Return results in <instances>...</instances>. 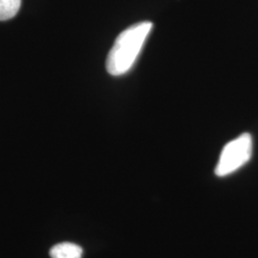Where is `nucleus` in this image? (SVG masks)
I'll list each match as a JSON object with an SVG mask.
<instances>
[{"mask_svg": "<svg viewBox=\"0 0 258 258\" xmlns=\"http://www.w3.org/2000/svg\"><path fill=\"white\" fill-rule=\"evenodd\" d=\"M83 254V248L70 242L58 243L50 249L51 258H82Z\"/></svg>", "mask_w": 258, "mask_h": 258, "instance_id": "obj_3", "label": "nucleus"}, {"mask_svg": "<svg viewBox=\"0 0 258 258\" xmlns=\"http://www.w3.org/2000/svg\"><path fill=\"white\" fill-rule=\"evenodd\" d=\"M251 154L252 138L249 133H243L224 147L215 168V174L219 177L230 175L247 164Z\"/></svg>", "mask_w": 258, "mask_h": 258, "instance_id": "obj_2", "label": "nucleus"}, {"mask_svg": "<svg viewBox=\"0 0 258 258\" xmlns=\"http://www.w3.org/2000/svg\"><path fill=\"white\" fill-rule=\"evenodd\" d=\"M153 28L149 21L129 26L116 38L106 59V70L115 77L126 74L135 63Z\"/></svg>", "mask_w": 258, "mask_h": 258, "instance_id": "obj_1", "label": "nucleus"}, {"mask_svg": "<svg viewBox=\"0 0 258 258\" xmlns=\"http://www.w3.org/2000/svg\"><path fill=\"white\" fill-rule=\"evenodd\" d=\"M20 6L21 0H0V21L15 18Z\"/></svg>", "mask_w": 258, "mask_h": 258, "instance_id": "obj_4", "label": "nucleus"}]
</instances>
